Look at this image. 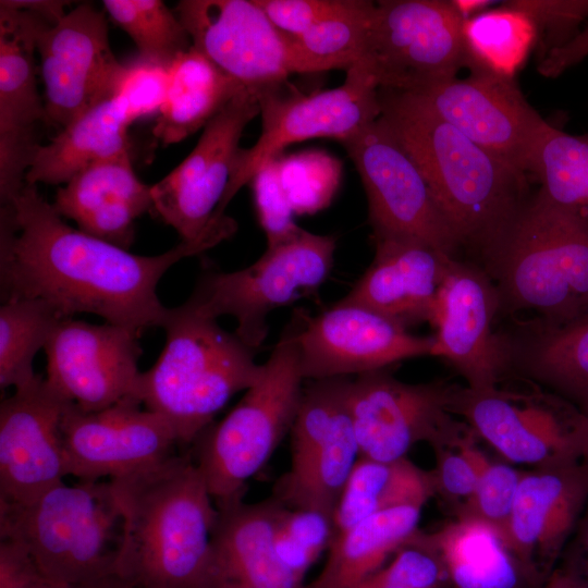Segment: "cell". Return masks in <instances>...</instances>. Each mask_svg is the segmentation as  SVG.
Masks as SVG:
<instances>
[{
  "mask_svg": "<svg viewBox=\"0 0 588 588\" xmlns=\"http://www.w3.org/2000/svg\"><path fill=\"white\" fill-rule=\"evenodd\" d=\"M68 1L60 0H1L0 5L32 12L49 24H54L65 14Z\"/></svg>",
  "mask_w": 588,
  "mask_h": 588,
  "instance_id": "cell-51",
  "label": "cell"
},
{
  "mask_svg": "<svg viewBox=\"0 0 588 588\" xmlns=\"http://www.w3.org/2000/svg\"><path fill=\"white\" fill-rule=\"evenodd\" d=\"M131 124L113 95L102 100L36 148L25 183L65 184L87 167L128 151Z\"/></svg>",
  "mask_w": 588,
  "mask_h": 588,
  "instance_id": "cell-29",
  "label": "cell"
},
{
  "mask_svg": "<svg viewBox=\"0 0 588 588\" xmlns=\"http://www.w3.org/2000/svg\"><path fill=\"white\" fill-rule=\"evenodd\" d=\"M588 503V463L580 457L523 475L502 541L519 566L535 554L558 556Z\"/></svg>",
  "mask_w": 588,
  "mask_h": 588,
  "instance_id": "cell-27",
  "label": "cell"
},
{
  "mask_svg": "<svg viewBox=\"0 0 588 588\" xmlns=\"http://www.w3.org/2000/svg\"><path fill=\"white\" fill-rule=\"evenodd\" d=\"M501 310L495 284L475 262L452 259L442 283L430 355L452 365L474 391L497 388L510 368L504 336L493 331Z\"/></svg>",
  "mask_w": 588,
  "mask_h": 588,
  "instance_id": "cell-21",
  "label": "cell"
},
{
  "mask_svg": "<svg viewBox=\"0 0 588 588\" xmlns=\"http://www.w3.org/2000/svg\"><path fill=\"white\" fill-rule=\"evenodd\" d=\"M335 538L334 518L315 511L283 505L275 532L281 559L305 579L310 566L327 552Z\"/></svg>",
  "mask_w": 588,
  "mask_h": 588,
  "instance_id": "cell-41",
  "label": "cell"
},
{
  "mask_svg": "<svg viewBox=\"0 0 588 588\" xmlns=\"http://www.w3.org/2000/svg\"><path fill=\"white\" fill-rule=\"evenodd\" d=\"M304 311L286 326L258 380L219 422L209 425L189 453L215 503L243 497L249 478L291 430L303 393L297 334Z\"/></svg>",
  "mask_w": 588,
  "mask_h": 588,
  "instance_id": "cell-6",
  "label": "cell"
},
{
  "mask_svg": "<svg viewBox=\"0 0 588 588\" xmlns=\"http://www.w3.org/2000/svg\"><path fill=\"white\" fill-rule=\"evenodd\" d=\"M422 506L402 505L376 513L341 534L307 588H354L384 565L418 529Z\"/></svg>",
  "mask_w": 588,
  "mask_h": 588,
  "instance_id": "cell-33",
  "label": "cell"
},
{
  "mask_svg": "<svg viewBox=\"0 0 588 588\" xmlns=\"http://www.w3.org/2000/svg\"><path fill=\"white\" fill-rule=\"evenodd\" d=\"M528 176L550 201L588 220V134H569L548 123Z\"/></svg>",
  "mask_w": 588,
  "mask_h": 588,
  "instance_id": "cell-37",
  "label": "cell"
},
{
  "mask_svg": "<svg viewBox=\"0 0 588 588\" xmlns=\"http://www.w3.org/2000/svg\"><path fill=\"white\" fill-rule=\"evenodd\" d=\"M479 267L495 284L501 310H531L551 326L588 317V220L539 189Z\"/></svg>",
  "mask_w": 588,
  "mask_h": 588,
  "instance_id": "cell-4",
  "label": "cell"
},
{
  "mask_svg": "<svg viewBox=\"0 0 588 588\" xmlns=\"http://www.w3.org/2000/svg\"><path fill=\"white\" fill-rule=\"evenodd\" d=\"M121 525L109 481H63L26 504L0 501V537L22 543L61 585L119 576Z\"/></svg>",
  "mask_w": 588,
  "mask_h": 588,
  "instance_id": "cell-7",
  "label": "cell"
},
{
  "mask_svg": "<svg viewBox=\"0 0 588 588\" xmlns=\"http://www.w3.org/2000/svg\"><path fill=\"white\" fill-rule=\"evenodd\" d=\"M63 318L49 303L39 298H16L0 307V387L14 390L33 382V362L57 324Z\"/></svg>",
  "mask_w": 588,
  "mask_h": 588,
  "instance_id": "cell-38",
  "label": "cell"
},
{
  "mask_svg": "<svg viewBox=\"0 0 588 588\" xmlns=\"http://www.w3.org/2000/svg\"><path fill=\"white\" fill-rule=\"evenodd\" d=\"M368 199L376 237L413 238L457 257L461 243L418 164L381 115L343 143Z\"/></svg>",
  "mask_w": 588,
  "mask_h": 588,
  "instance_id": "cell-12",
  "label": "cell"
},
{
  "mask_svg": "<svg viewBox=\"0 0 588 588\" xmlns=\"http://www.w3.org/2000/svg\"><path fill=\"white\" fill-rule=\"evenodd\" d=\"M461 17L466 21L483 12L493 1L488 0H452Z\"/></svg>",
  "mask_w": 588,
  "mask_h": 588,
  "instance_id": "cell-55",
  "label": "cell"
},
{
  "mask_svg": "<svg viewBox=\"0 0 588 588\" xmlns=\"http://www.w3.org/2000/svg\"><path fill=\"white\" fill-rule=\"evenodd\" d=\"M368 269L341 301L364 306L408 329L434 323L442 283L451 257L424 242L376 237Z\"/></svg>",
  "mask_w": 588,
  "mask_h": 588,
  "instance_id": "cell-25",
  "label": "cell"
},
{
  "mask_svg": "<svg viewBox=\"0 0 588 588\" xmlns=\"http://www.w3.org/2000/svg\"><path fill=\"white\" fill-rule=\"evenodd\" d=\"M433 336L408 329L357 304L339 301L317 317L303 314L297 334L304 379L348 377L430 355Z\"/></svg>",
  "mask_w": 588,
  "mask_h": 588,
  "instance_id": "cell-20",
  "label": "cell"
},
{
  "mask_svg": "<svg viewBox=\"0 0 588 588\" xmlns=\"http://www.w3.org/2000/svg\"><path fill=\"white\" fill-rule=\"evenodd\" d=\"M372 1L354 4L295 37L287 36L291 74H313L329 70L348 71L367 56Z\"/></svg>",
  "mask_w": 588,
  "mask_h": 588,
  "instance_id": "cell-35",
  "label": "cell"
},
{
  "mask_svg": "<svg viewBox=\"0 0 588 588\" xmlns=\"http://www.w3.org/2000/svg\"><path fill=\"white\" fill-rule=\"evenodd\" d=\"M244 88L192 46L169 65L155 138L163 146L182 142L205 127Z\"/></svg>",
  "mask_w": 588,
  "mask_h": 588,
  "instance_id": "cell-31",
  "label": "cell"
},
{
  "mask_svg": "<svg viewBox=\"0 0 588 588\" xmlns=\"http://www.w3.org/2000/svg\"><path fill=\"white\" fill-rule=\"evenodd\" d=\"M417 531L384 565L354 588H443L446 584L443 567L437 555L418 539Z\"/></svg>",
  "mask_w": 588,
  "mask_h": 588,
  "instance_id": "cell-43",
  "label": "cell"
},
{
  "mask_svg": "<svg viewBox=\"0 0 588 588\" xmlns=\"http://www.w3.org/2000/svg\"><path fill=\"white\" fill-rule=\"evenodd\" d=\"M464 20L452 0L375 3L364 64L379 88L411 91L468 66Z\"/></svg>",
  "mask_w": 588,
  "mask_h": 588,
  "instance_id": "cell-11",
  "label": "cell"
},
{
  "mask_svg": "<svg viewBox=\"0 0 588 588\" xmlns=\"http://www.w3.org/2000/svg\"><path fill=\"white\" fill-rule=\"evenodd\" d=\"M77 229L128 249L135 220L151 211L150 186L135 174L130 150L94 163L60 187L52 204Z\"/></svg>",
  "mask_w": 588,
  "mask_h": 588,
  "instance_id": "cell-28",
  "label": "cell"
},
{
  "mask_svg": "<svg viewBox=\"0 0 588 588\" xmlns=\"http://www.w3.org/2000/svg\"><path fill=\"white\" fill-rule=\"evenodd\" d=\"M503 336L510 367L560 391L579 411L588 407V317L564 326L536 319Z\"/></svg>",
  "mask_w": 588,
  "mask_h": 588,
  "instance_id": "cell-30",
  "label": "cell"
},
{
  "mask_svg": "<svg viewBox=\"0 0 588 588\" xmlns=\"http://www.w3.org/2000/svg\"><path fill=\"white\" fill-rule=\"evenodd\" d=\"M102 5L145 59L169 66L193 46L174 10L161 0H105Z\"/></svg>",
  "mask_w": 588,
  "mask_h": 588,
  "instance_id": "cell-39",
  "label": "cell"
},
{
  "mask_svg": "<svg viewBox=\"0 0 588 588\" xmlns=\"http://www.w3.org/2000/svg\"><path fill=\"white\" fill-rule=\"evenodd\" d=\"M350 377L311 380L291 427L290 468L274 497L294 510L332 516L360 451L347 401Z\"/></svg>",
  "mask_w": 588,
  "mask_h": 588,
  "instance_id": "cell-9",
  "label": "cell"
},
{
  "mask_svg": "<svg viewBox=\"0 0 588 588\" xmlns=\"http://www.w3.org/2000/svg\"><path fill=\"white\" fill-rule=\"evenodd\" d=\"M474 454L478 481L474 493L461 507L458 516L490 524L502 539L523 475L507 465L489 461L476 446Z\"/></svg>",
  "mask_w": 588,
  "mask_h": 588,
  "instance_id": "cell-42",
  "label": "cell"
},
{
  "mask_svg": "<svg viewBox=\"0 0 588 588\" xmlns=\"http://www.w3.org/2000/svg\"><path fill=\"white\" fill-rule=\"evenodd\" d=\"M542 588H588L580 568L556 571Z\"/></svg>",
  "mask_w": 588,
  "mask_h": 588,
  "instance_id": "cell-52",
  "label": "cell"
},
{
  "mask_svg": "<svg viewBox=\"0 0 588 588\" xmlns=\"http://www.w3.org/2000/svg\"><path fill=\"white\" fill-rule=\"evenodd\" d=\"M174 12L193 47L246 89L260 96L291 75L287 36L257 0H181Z\"/></svg>",
  "mask_w": 588,
  "mask_h": 588,
  "instance_id": "cell-18",
  "label": "cell"
},
{
  "mask_svg": "<svg viewBox=\"0 0 588 588\" xmlns=\"http://www.w3.org/2000/svg\"><path fill=\"white\" fill-rule=\"evenodd\" d=\"M588 56V25L567 44L552 50L538 63V72L546 77H556Z\"/></svg>",
  "mask_w": 588,
  "mask_h": 588,
  "instance_id": "cell-50",
  "label": "cell"
},
{
  "mask_svg": "<svg viewBox=\"0 0 588 588\" xmlns=\"http://www.w3.org/2000/svg\"><path fill=\"white\" fill-rule=\"evenodd\" d=\"M237 229L224 216L195 241H181L156 256H140L69 225L38 192L25 184L0 212L1 302L39 298L59 314L100 316L142 333L162 327L168 309L158 295L162 275Z\"/></svg>",
  "mask_w": 588,
  "mask_h": 588,
  "instance_id": "cell-1",
  "label": "cell"
},
{
  "mask_svg": "<svg viewBox=\"0 0 588 588\" xmlns=\"http://www.w3.org/2000/svg\"><path fill=\"white\" fill-rule=\"evenodd\" d=\"M50 581L20 542L0 540V588H38Z\"/></svg>",
  "mask_w": 588,
  "mask_h": 588,
  "instance_id": "cell-49",
  "label": "cell"
},
{
  "mask_svg": "<svg viewBox=\"0 0 588 588\" xmlns=\"http://www.w3.org/2000/svg\"><path fill=\"white\" fill-rule=\"evenodd\" d=\"M418 539L439 559L453 588H517L519 564L490 524L458 516Z\"/></svg>",
  "mask_w": 588,
  "mask_h": 588,
  "instance_id": "cell-32",
  "label": "cell"
},
{
  "mask_svg": "<svg viewBox=\"0 0 588 588\" xmlns=\"http://www.w3.org/2000/svg\"><path fill=\"white\" fill-rule=\"evenodd\" d=\"M66 400L38 375L0 405V501L26 504L69 476L61 420Z\"/></svg>",
  "mask_w": 588,
  "mask_h": 588,
  "instance_id": "cell-22",
  "label": "cell"
},
{
  "mask_svg": "<svg viewBox=\"0 0 588 588\" xmlns=\"http://www.w3.org/2000/svg\"><path fill=\"white\" fill-rule=\"evenodd\" d=\"M282 86L260 94V137L253 147L242 149L215 217L224 216L238 189L289 145L315 137L334 138L343 144L381 114L379 86L363 62L346 71L343 84L335 88L284 95Z\"/></svg>",
  "mask_w": 588,
  "mask_h": 588,
  "instance_id": "cell-10",
  "label": "cell"
},
{
  "mask_svg": "<svg viewBox=\"0 0 588 588\" xmlns=\"http://www.w3.org/2000/svg\"><path fill=\"white\" fill-rule=\"evenodd\" d=\"M169 84V66L139 58L123 64L113 96L134 121L159 112Z\"/></svg>",
  "mask_w": 588,
  "mask_h": 588,
  "instance_id": "cell-45",
  "label": "cell"
},
{
  "mask_svg": "<svg viewBox=\"0 0 588 588\" xmlns=\"http://www.w3.org/2000/svg\"><path fill=\"white\" fill-rule=\"evenodd\" d=\"M576 411V409H575ZM575 411L561 416L535 403H518L513 394L454 387L451 412L507 460L542 467L580 457L573 431Z\"/></svg>",
  "mask_w": 588,
  "mask_h": 588,
  "instance_id": "cell-26",
  "label": "cell"
},
{
  "mask_svg": "<svg viewBox=\"0 0 588 588\" xmlns=\"http://www.w3.org/2000/svg\"><path fill=\"white\" fill-rule=\"evenodd\" d=\"M580 544L583 551L580 572L588 583V512L585 519L583 520V526L580 529Z\"/></svg>",
  "mask_w": 588,
  "mask_h": 588,
  "instance_id": "cell-56",
  "label": "cell"
},
{
  "mask_svg": "<svg viewBox=\"0 0 588 588\" xmlns=\"http://www.w3.org/2000/svg\"><path fill=\"white\" fill-rule=\"evenodd\" d=\"M47 124L64 128L113 95L123 63L113 54L108 22L93 4L75 7L36 35Z\"/></svg>",
  "mask_w": 588,
  "mask_h": 588,
  "instance_id": "cell-16",
  "label": "cell"
},
{
  "mask_svg": "<svg viewBox=\"0 0 588 588\" xmlns=\"http://www.w3.org/2000/svg\"><path fill=\"white\" fill-rule=\"evenodd\" d=\"M208 588H307L275 548L283 504L271 497L246 503L243 497L215 503Z\"/></svg>",
  "mask_w": 588,
  "mask_h": 588,
  "instance_id": "cell-24",
  "label": "cell"
},
{
  "mask_svg": "<svg viewBox=\"0 0 588 588\" xmlns=\"http://www.w3.org/2000/svg\"><path fill=\"white\" fill-rule=\"evenodd\" d=\"M161 328L164 347L140 372L132 396L170 422L181 446L191 445L235 393L258 380L262 365L234 332L188 301L169 308Z\"/></svg>",
  "mask_w": 588,
  "mask_h": 588,
  "instance_id": "cell-5",
  "label": "cell"
},
{
  "mask_svg": "<svg viewBox=\"0 0 588 588\" xmlns=\"http://www.w3.org/2000/svg\"><path fill=\"white\" fill-rule=\"evenodd\" d=\"M453 389L443 382H402L384 369L350 378L347 401L360 456L393 462L420 441L436 449L453 444L463 434L452 417Z\"/></svg>",
  "mask_w": 588,
  "mask_h": 588,
  "instance_id": "cell-13",
  "label": "cell"
},
{
  "mask_svg": "<svg viewBox=\"0 0 588 588\" xmlns=\"http://www.w3.org/2000/svg\"><path fill=\"white\" fill-rule=\"evenodd\" d=\"M38 588H134L131 583L120 576H112L102 580L78 585H61L48 581Z\"/></svg>",
  "mask_w": 588,
  "mask_h": 588,
  "instance_id": "cell-54",
  "label": "cell"
},
{
  "mask_svg": "<svg viewBox=\"0 0 588 588\" xmlns=\"http://www.w3.org/2000/svg\"><path fill=\"white\" fill-rule=\"evenodd\" d=\"M40 16L0 5V200L9 205L25 186L46 123L37 88L36 35Z\"/></svg>",
  "mask_w": 588,
  "mask_h": 588,
  "instance_id": "cell-23",
  "label": "cell"
},
{
  "mask_svg": "<svg viewBox=\"0 0 588 588\" xmlns=\"http://www.w3.org/2000/svg\"><path fill=\"white\" fill-rule=\"evenodd\" d=\"M573 431L581 460L588 463V407L576 409L573 417Z\"/></svg>",
  "mask_w": 588,
  "mask_h": 588,
  "instance_id": "cell-53",
  "label": "cell"
},
{
  "mask_svg": "<svg viewBox=\"0 0 588 588\" xmlns=\"http://www.w3.org/2000/svg\"><path fill=\"white\" fill-rule=\"evenodd\" d=\"M509 3L532 20L540 44V61L573 39L588 19V0H513Z\"/></svg>",
  "mask_w": 588,
  "mask_h": 588,
  "instance_id": "cell-46",
  "label": "cell"
},
{
  "mask_svg": "<svg viewBox=\"0 0 588 588\" xmlns=\"http://www.w3.org/2000/svg\"><path fill=\"white\" fill-rule=\"evenodd\" d=\"M279 174L295 215H314L327 208L341 181L342 161L324 150L309 149L278 158Z\"/></svg>",
  "mask_w": 588,
  "mask_h": 588,
  "instance_id": "cell-40",
  "label": "cell"
},
{
  "mask_svg": "<svg viewBox=\"0 0 588 588\" xmlns=\"http://www.w3.org/2000/svg\"><path fill=\"white\" fill-rule=\"evenodd\" d=\"M61 432L69 476L109 480L149 469L181 446L170 422L133 396L97 412L68 403Z\"/></svg>",
  "mask_w": 588,
  "mask_h": 588,
  "instance_id": "cell-17",
  "label": "cell"
},
{
  "mask_svg": "<svg viewBox=\"0 0 588 588\" xmlns=\"http://www.w3.org/2000/svg\"><path fill=\"white\" fill-rule=\"evenodd\" d=\"M434 491L433 475L406 457L379 462L360 456L335 509V536L376 513L402 505L424 506Z\"/></svg>",
  "mask_w": 588,
  "mask_h": 588,
  "instance_id": "cell-34",
  "label": "cell"
},
{
  "mask_svg": "<svg viewBox=\"0 0 588 588\" xmlns=\"http://www.w3.org/2000/svg\"><path fill=\"white\" fill-rule=\"evenodd\" d=\"M259 113V95L242 89L206 124L188 156L150 186L151 211L181 241L199 238L215 219L243 149V131Z\"/></svg>",
  "mask_w": 588,
  "mask_h": 588,
  "instance_id": "cell-15",
  "label": "cell"
},
{
  "mask_svg": "<svg viewBox=\"0 0 588 588\" xmlns=\"http://www.w3.org/2000/svg\"><path fill=\"white\" fill-rule=\"evenodd\" d=\"M400 93L528 176L534 149L548 122L528 103L515 79L474 70L463 78L454 76Z\"/></svg>",
  "mask_w": 588,
  "mask_h": 588,
  "instance_id": "cell-14",
  "label": "cell"
},
{
  "mask_svg": "<svg viewBox=\"0 0 588 588\" xmlns=\"http://www.w3.org/2000/svg\"><path fill=\"white\" fill-rule=\"evenodd\" d=\"M355 0H257L271 23L295 37L318 23L350 9Z\"/></svg>",
  "mask_w": 588,
  "mask_h": 588,
  "instance_id": "cell-47",
  "label": "cell"
},
{
  "mask_svg": "<svg viewBox=\"0 0 588 588\" xmlns=\"http://www.w3.org/2000/svg\"><path fill=\"white\" fill-rule=\"evenodd\" d=\"M108 481L122 519L117 574L134 588H208L218 511L191 454Z\"/></svg>",
  "mask_w": 588,
  "mask_h": 588,
  "instance_id": "cell-2",
  "label": "cell"
},
{
  "mask_svg": "<svg viewBox=\"0 0 588 588\" xmlns=\"http://www.w3.org/2000/svg\"><path fill=\"white\" fill-rule=\"evenodd\" d=\"M463 38L469 71L515 79L537 44L532 20L509 1L464 21Z\"/></svg>",
  "mask_w": 588,
  "mask_h": 588,
  "instance_id": "cell-36",
  "label": "cell"
},
{
  "mask_svg": "<svg viewBox=\"0 0 588 588\" xmlns=\"http://www.w3.org/2000/svg\"><path fill=\"white\" fill-rule=\"evenodd\" d=\"M335 247L334 236L305 230L286 244L267 248L244 269L205 272L187 301L207 317H234V333L255 351L267 336L270 311L323 283L331 271Z\"/></svg>",
  "mask_w": 588,
  "mask_h": 588,
  "instance_id": "cell-8",
  "label": "cell"
},
{
  "mask_svg": "<svg viewBox=\"0 0 588 588\" xmlns=\"http://www.w3.org/2000/svg\"><path fill=\"white\" fill-rule=\"evenodd\" d=\"M139 332L61 318L44 348L49 387L84 412L132 396L138 377Z\"/></svg>",
  "mask_w": 588,
  "mask_h": 588,
  "instance_id": "cell-19",
  "label": "cell"
},
{
  "mask_svg": "<svg viewBox=\"0 0 588 588\" xmlns=\"http://www.w3.org/2000/svg\"><path fill=\"white\" fill-rule=\"evenodd\" d=\"M279 156L261 166L249 181L257 219L266 234L268 249L286 244L305 231L295 223L294 210L282 186Z\"/></svg>",
  "mask_w": 588,
  "mask_h": 588,
  "instance_id": "cell-44",
  "label": "cell"
},
{
  "mask_svg": "<svg viewBox=\"0 0 588 588\" xmlns=\"http://www.w3.org/2000/svg\"><path fill=\"white\" fill-rule=\"evenodd\" d=\"M381 118L413 157L461 247L483 259L530 195L529 177L403 93L379 88Z\"/></svg>",
  "mask_w": 588,
  "mask_h": 588,
  "instance_id": "cell-3",
  "label": "cell"
},
{
  "mask_svg": "<svg viewBox=\"0 0 588 588\" xmlns=\"http://www.w3.org/2000/svg\"><path fill=\"white\" fill-rule=\"evenodd\" d=\"M456 452L448 446L437 450L438 466L433 475L436 490L465 501L474 493L478 481V468L475 460V444L469 436H462L455 443Z\"/></svg>",
  "mask_w": 588,
  "mask_h": 588,
  "instance_id": "cell-48",
  "label": "cell"
}]
</instances>
